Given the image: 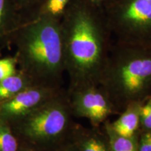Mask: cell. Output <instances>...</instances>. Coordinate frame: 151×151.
Returning a JSON list of instances; mask_svg holds the SVG:
<instances>
[{"instance_id": "1", "label": "cell", "mask_w": 151, "mask_h": 151, "mask_svg": "<svg viewBox=\"0 0 151 151\" xmlns=\"http://www.w3.org/2000/svg\"><path fill=\"white\" fill-rule=\"evenodd\" d=\"M68 92L99 86L112 46L103 8L88 0H71L62 17Z\"/></svg>"}, {"instance_id": "2", "label": "cell", "mask_w": 151, "mask_h": 151, "mask_svg": "<svg viewBox=\"0 0 151 151\" xmlns=\"http://www.w3.org/2000/svg\"><path fill=\"white\" fill-rule=\"evenodd\" d=\"M17 62L35 86L59 89L65 69V55L59 19L38 16L14 33Z\"/></svg>"}, {"instance_id": "3", "label": "cell", "mask_w": 151, "mask_h": 151, "mask_svg": "<svg viewBox=\"0 0 151 151\" xmlns=\"http://www.w3.org/2000/svg\"><path fill=\"white\" fill-rule=\"evenodd\" d=\"M99 86L118 115L130 104L143 102L151 94V46L116 41Z\"/></svg>"}, {"instance_id": "4", "label": "cell", "mask_w": 151, "mask_h": 151, "mask_svg": "<svg viewBox=\"0 0 151 151\" xmlns=\"http://www.w3.org/2000/svg\"><path fill=\"white\" fill-rule=\"evenodd\" d=\"M67 91L58 94L16 120V137L23 146L58 151L72 143L76 122Z\"/></svg>"}, {"instance_id": "5", "label": "cell", "mask_w": 151, "mask_h": 151, "mask_svg": "<svg viewBox=\"0 0 151 151\" xmlns=\"http://www.w3.org/2000/svg\"><path fill=\"white\" fill-rule=\"evenodd\" d=\"M103 9L116 41L151 46V0H109Z\"/></svg>"}, {"instance_id": "6", "label": "cell", "mask_w": 151, "mask_h": 151, "mask_svg": "<svg viewBox=\"0 0 151 151\" xmlns=\"http://www.w3.org/2000/svg\"><path fill=\"white\" fill-rule=\"evenodd\" d=\"M73 116L86 118L92 127H99L111 116L117 114L113 104L99 86L68 92Z\"/></svg>"}, {"instance_id": "7", "label": "cell", "mask_w": 151, "mask_h": 151, "mask_svg": "<svg viewBox=\"0 0 151 151\" xmlns=\"http://www.w3.org/2000/svg\"><path fill=\"white\" fill-rule=\"evenodd\" d=\"M62 90L41 86L29 87L6 100L0 107V113L14 119L20 118L55 97Z\"/></svg>"}, {"instance_id": "8", "label": "cell", "mask_w": 151, "mask_h": 151, "mask_svg": "<svg viewBox=\"0 0 151 151\" xmlns=\"http://www.w3.org/2000/svg\"><path fill=\"white\" fill-rule=\"evenodd\" d=\"M72 143L79 151H111L108 136L102 126L87 127L76 122Z\"/></svg>"}, {"instance_id": "9", "label": "cell", "mask_w": 151, "mask_h": 151, "mask_svg": "<svg viewBox=\"0 0 151 151\" xmlns=\"http://www.w3.org/2000/svg\"><path fill=\"white\" fill-rule=\"evenodd\" d=\"M143 102L130 104L118 115V118L111 125L119 135L125 137L139 136L141 132L140 111Z\"/></svg>"}, {"instance_id": "10", "label": "cell", "mask_w": 151, "mask_h": 151, "mask_svg": "<svg viewBox=\"0 0 151 151\" xmlns=\"http://www.w3.org/2000/svg\"><path fill=\"white\" fill-rule=\"evenodd\" d=\"M24 22L10 0H0V37L14 33Z\"/></svg>"}, {"instance_id": "11", "label": "cell", "mask_w": 151, "mask_h": 151, "mask_svg": "<svg viewBox=\"0 0 151 151\" xmlns=\"http://www.w3.org/2000/svg\"><path fill=\"white\" fill-rule=\"evenodd\" d=\"M35 86L24 73L15 74L0 81V101H4L29 87Z\"/></svg>"}, {"instance_id": "12", "label": "cell", "mask_w": 151, "mask_h": 151, "mask_svg": "<svg viewBox=\"0 0 151 151\" xmlns=\"http://www.w3.org/2000/svg\"><path fill=\"white\" fill-rule=\"evenodd\" d=\"M102 127L108 136L111 151H138V138L125 137L119 135L111 125V121L106 120Z\"/></svg>"}, {"instance_id": "13", "label": "cell", "mask_w": 151, "mask_h": 151, "mask_svg": "<svg viewBox=\"0 0 151 151\" xmlns=\"http://www.w3.org/2000/svg\"><path fill=\"white\" fill-rule=\"evenodd\" d=\"M71 1V0H43L35 17L43 15L61 20Z\"/></svg>"}, {"instance_id": "14", "label": "cell", "mask_w": 151, "mask_h": 151, "mask_svg": "<svg viewBox=\"0 0 151 151\" xmlns=\"http://www.w3.org/2000/svg\"><path fill=\"white\" fill-rule=\"evenodd\" d=\"M10 1L26 22L35 18L43 0H10Z\"/></svg>"}, {"instance_id": "15", "label": "cell", "mask_w": 151, "mask_h": 151, "mask_svg": "<svg viewBox=\"0 0 151 151\" xmlns=\"http://www.w3.org/2000/svg\"><path fill=\"white\" fill-rule=\"evenodd\" d=\"M22 147L16 135L7 126L0 124V151H19Z\"/></svg>"}, {"instance_id": "16", "label": "cell", "mask_w": 151, "mask_h": 151, "mask_svg": "<svg viewBox=\"0 0 151 151\" xmlns=\"http://www.w3.org/2000/svg\"><path fill=\"white\" fill-rule=\"evenodd\" d=\"M140 122L141 131H151V94L141 104Z\"/></svg>"}, {"instance_id": "17", "label": "cell", "mask_w": 151, "mask_h": 151, "mask_svg": "<svg viewBox=\"0 0 151 151\" xmlns=\"http://www.w3.org/2000/svg\"><path fill=\"white\" fill-rule=\"evenodd\" d=\"M16 58L0 59V81L16 74Z\"/></svg>"}, {"instance_id": "18", "label": "cell", "mask_w": 151, "mask_h": 151, "mask_svg": "<svg viewBox=\"0 0 151 151\" xmlns=\"http://www.w3.org/2000/svg\"><path fill=\"white\" fill-rule=\"evenodd\" d=\"M138 151H151V131H141L138 138Z\"/></svg>"}, {"instance_id": "19", "label": "cell", "mask_w": 151, "mask_h": 151, "mask_svg": "<svg viewBox=\"0 0 151 151\" xmlns=\"http://www.w3.org/2000/svg\"><path fill=\"white\" fill-rule=\"evenodd\" d=\"M92 4L96 5L97 6H99L100 8H104L106 4L109 0H88Z\"/></svg>"}, {"instance_id": "20", "label": "cell", "mask_w": 151, "mask_h": 151, "mask_svg": "<svg viewBox=\"0 0 151 151\" xmlns=\"http://www.w3.org/2000/svg\"><path fill=\"white\" fill-rule=\"evenodd\" d=\"M58 151H79L78 149L76 147V146L74 144H73L72 143H70V144L67 145L60 149V150H58Z\"/></svg>"}, {"instance_id": "21", "label": "cell", "mask_w": 151, "mask_h": 151, "mask_svg": "<svg viewBox=\"0 0 151 151\" xmlns=\"http://www.w3.org/2000/svg\"><path fill=\"white\" fill-rule=\"evenodd\" d=\"M19 151H38L37 150H35V149H32V148H27V147H25V146H23L21 148H20V150Z\"/></svg>"}]
</instances>
